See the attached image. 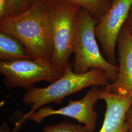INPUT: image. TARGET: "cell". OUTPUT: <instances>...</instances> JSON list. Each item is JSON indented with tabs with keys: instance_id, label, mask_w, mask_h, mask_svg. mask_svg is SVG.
Returning <instances> with one entry per match:
<instances>
[{
	"instance_id": "7",
	"label": "cell",
	"mask_w": 132,
	"mask_h": 132,
	"mask_svg": "<svg viewBox=\"0 0 132 132\" xmlns=\"http://www.w3.org/2000/svg\"><path fill=\"white\" fill-rule=\"evenodd\" d=\"M102 94V90L98 86H93L82 99L70 100L67 106L57 110L48 106L41 108L29 116L26 120H31L39 123L47 117L59 114L75 119L78 122L83 124L89 132H94L98 118L94 105L101 99Z\"/></svg>"
},
{
	"instance_id": "14",
	"label": "cell",
	"mask_w": 132,
	"mask_h": 132,
	"mask_svg": "<svg viewBox=\"0 0 132 132\" xmlns=\"http://www.w3.org/2000/svg\"><path fill=\"white\" fill-rule=\"evenodd\" d=\"M8 0H0V19L5 17L6 14Z\"/></svg>"
},
{
	"instance_id": "2",
	"label": "cell",
	"mask_w": 132,
	"mask_h": 132,
	"mask_svg": "<svg viewBox=\"0 0 132 132\" xmlns=\"http://www.w3.org/2000/svg\"><path fill=\"white\" fill-rule=\"evenodd\" d=\"M110 81L107 73L102 69L93 68L85 73H77L72 71L70 64L63 76L49 86L45 88L34 87L26 92L22 101L27 105H31V109L17 122L14 131H17L29 116L43 106L51 103H60L66 96L89 87H106Z\"/></svg>"
},
{
	"instance_id": "5",
	"label": "cell",
	"mask_w": 132,
	"mask_h": 132,
	"mask_svg": "<svg viewBox=\"0 0 132 132\" xmlns=\"http://www.w3.org/2000/svg\"><path fill=\"white\" fill-rule=\"evenodd\" d=\"M0 72L4 76L6 87H22L26 90L39 81L52 83L64 73L52 64L45 65L29 59L1 61Z\"/></svg>"
},
{
	"instance_id": "13",
	"label": "cell",
	"mask_w": 132,
	"mask_h": 132,
	"mask_svg": "<svg viewBox=\"0 0 132 132\" xmlns=\"http://www.w3.org/2000/svg\"><path fill=\"white\" fill-rule=\"evenodd\" d=\"M23 0H8L7 9L5 17L11 16L22 12Z\"/></svg>"
},
{
	"instance_id": "3",
	"label": "cell",
	"mask_w": 132,
	"mask_h": 132,
	"mask_svg": "<svg viewBox=\"0 0 132 132\" xmlns=\"http://www.w3.org/2000/svg\"><path fill=\"white\" fill-rule=\"evenodd\" d=\"M98 21L86 10L81 8L76 19L73 71L83 73L93 68L100 69L106 72L112 82L118 77V66L110 63L100 52L94 32Z\"/></svg>"
},
{
	"instance_id": "9",
	"label": "cell",
	"mask_w": 132,
	"mask_h": 132,
	"mask_svg": "<svg viewBox=\"0 0 132 132\" xmlns=\"http://www.w3.org/2000/svg\"><path fill=\"white\" fill-rule=\"evenodd\" d=\"M102 90L101 99L106 103V110L99 132H128L126 114L132 106V97Z\"/></svg>"
},
{
	"instance_id": "1",
	"label": "cell",
	"mask_w": 132,
	"mask_h": 132,
	"mask_svg": "<svg viewBox=\"0 0 132 132\" xmlns=\"http://www.w3.org/2000/svg\"><path fill=\"white\" fill-rule=\"evenodd\" d=\"M0 31L19 41L34 60L52 64L53 46L46 2L36 3L19 14L1 19Z\"/></svg>"
},
{
	"instance_id": "18",
	"label": "cell",
	"mask_w": 132,
	"mask_h": 132,
	"mask_svg": "<svg viewBox=\"0 0 132 132\" xmlns=\"http://www.w3.org/2000/svg\"><path fill=\"white\" fill-rule=\"evenodd\" d=\"M109 1H110V0H109ZM112 1H113V0H112Z\"/></svg>"
},
{
	"instance_id": "15",
	"label": "cell",
	"mask_w": 132,
	"mask_h": 132,
	"mask_svg": "<svg viewBox=\"0 0 132 132\" xmlns=\"http://www.w3.org/2000/svg\"><path fill=\"white\" fill-rule=\"evenodd\" d=\"M47 0H23L22 12L29 8L31 6L37 2H45Z\"/></svg>"
},
{
	"instance_id": "17",
	"label": "cell",
	"mask_w": 132,
	"mask_h": 132,
	"mask_svg": "<svg viewBox=\"0 0 132 132\" xmlns=\"http://www.w3.org/2000/svg\"><path fill=\"white\" fill-rule=\"evenodd\" d=\"M126 24L131 32L132 33V7L130 11Z\"/></svg>"
},
{
	"instance_id": "4",
	"label": "cell",
	"mask_w": 132,
	"mask_h": 132,
	"mask_svg": "<svg viewBox=\"0 0 132 132\" xmlns=\"http://www.w3.org/2000/svg\"><path fill=\"white\" fill-rule=\"evenodd\" d=\"M46 3L53 46L51 64L64 72L73 53L76 17L81 7L66 2L47 0Z\"/></svg>"
},
{
	"instance_id": "10",
	"label": "cell",
	"mask_w": 132,
	"mask_h": 132,
	"mask_svg": "<svg viewBox=\"0 0 132 132\" xmlns=\"http://www.w3.org/2000/svg\"><path fill=\"white\" fill-rule=\"evenodd\" d=\"M17 59H32L19 41L7 33L0 32L1 61Z\"/></svg>"
},
{
	"instance_id": "6",
	"label": "cell",
	"mask_w": 132,
	"mask_h": 132,
	"mask_svg": "<svg viewBox=\"0 0 132 132\" xmlns=\"http://www.w3.org/2000/svg\"><path fill=\"white\" fill-rule=\"evenodd\" d=\"M132 7V0H113L95 27V37L101 44L105 58L113 64L117 65L116 45Z\"/></svg>"
},
{
	"instance_id": "12",
	"label": "cell",
	"mask_w": 132,
	"mask_h": 132,
	"mask_svg": "<svg viewBox=\"0 0 132 132\" xmlns=\"http://www.w3.org/2000/svg\"><path fill=\"white\" fill-rule=\"evenodd\" d=\"M43 132H89L84 125L76 124L68 121L58 123L45 126Z\"/></svg>"
},
{
	"instance_id": "11",
	"label": "cell",
	"mask_w": 132,
	"mask_h": 132,
	"mask_svg": "<svg viewBox=\"0 0 132 132\" xmlns=\"http://www.w3.org/2000/svg\"><path fill=\"white\" fill-rule=\"evenodd\" d=\"M69 3L77 5L88 11L95 19L99 20L111 5L109 0H49Z\"/></svg>"
},
{
	"instance_id": "8",
	"label": "cell",
	"mask_w": 132,
	"mask_h": 132,
	"mask_svg": "<svg viewBox=\"0 0 132 132\" xmlns=\"http://www.w3.org/2000/svg\"><path fill=\"white\" fill-rule=\"evenodd\" d=\"M118 48V76L116 80L103 89L117 94L132 97V33L125 23L117 42Z\"/></svg>"
},
{
	"instance_id": "16",
	"label": "cell",
	"mask_w": 132,
	"mask_h": 132,
	"mask_svg": "<svg viewBox=\"0 0 132 132\" xmlns=\"http://www.w3.org/2000/svg\"><path fill=\"white\" fill-rule=\"evenodd\" d=\"M126 122L128 127V132H132V106L126 114Z\"/></svg>"
}]
</instances>
